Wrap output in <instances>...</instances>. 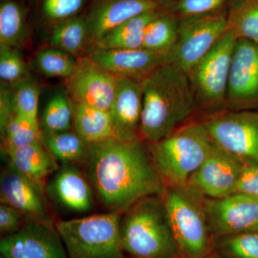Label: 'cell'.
<instances>
[{"label":"cell","mask_w":258,"mask_h":258,"mask_svg":"<svg viewBox=\"0 0 258 258\" xmlns=\"http://www.w3.org/2000/svg\"><path fill=\"white\" fill-rule=\"evenodd\" d=\"M110 139L89 146L90 180L101 203L123 214L139 200L162 195L166 186L153 164L149 148Z\"/></svg>","instance_id":"6da1fadb"},{"label":"cell","mask_w":258,"mask_h":258,"mask_svg":"<svg viewBox=\"0 0 258 258\" xmlns=\"http://www.w3.org/2000/svg\"><path fill=\"white\" fill-rule=\"evenodd\" d=\"M140 83V137L148 144L170 135L198 108L187 74L171 62L163 64Z\"/></svg>","instance_id":"7a4b0ae2"},{"label":"cell","mask_w":258,"mask_h":258,"mask_svg":"<svg viewBox=\"0 0 258 258\" xmlns=\"http://www.w3.org/2000/svg\"><path fill=\"white\" fill-rule=\"evenodd\" d=\"M120 239L127 258L180 257L161 195L142 199L122 214Z\"/></svg>","instance_id":"3957f363"},{"label":"cell","mask_w":258,"mask_h":258,"mask_svg":"<svg viewBox=\"0 0 258 258\" xmlns=\"http://www.w3.org/2000/svg\"><path fill=\"white\" fill-rule=\"evenodd\" d=\"M163 203L181 258H206L212 253V235L203 195L189 185H167Z\"/></svg>","instance_id":"277c9868"},{"label":"cell","mask_w":258,"mask_h":258,"mask_svg":"<svg viewBox=\"0 0 258 258\" xmlns=\"http://www.w3.org/2000/svg\"><path fill=\"white\" fill-rule=\"evenodd\" d=\"M214 142L202 121L184 123L166 138L148 144L156 169L166 185H187Z\"/></svg>","instance_id":"5b68a950"},{"label":"cell","mask_w":258,"mask_h":258,"mask_svg":"<svg viewBox=\"0 0 258 258\" xmlns=\"http://www.w3.org/2000/svg\"><path fill=\"white\" fill-rule=\"evenodd\" d=\"M121 215L111 211L56 222L69 258H127L120 244Z\"/></svg>","instance_id":"8992f818"},{"label":"cell","mask_w":258,"mask_h":258,"mask_svg":"<svg viewBox=\"0 0 258 258\" xmlns=\"http://www.w3.org/2000/svg\"><path fill=\"white\" fill-rule=\"evenodd\" d=\"M237 38L227 30L187 73L198 106L216 110L227 103L229 76Z\"/></svg>","instance_id":"52a82bcc"},{"label":"cell","mask_w":258,"mask_h":258,"mask_svg":"<svg viewBox=\"0 0 258 258\" xmlns=\"http://www.w3.org/2000/svg\"><path fill=\"white\" fill-rule=\"evenodd\" d=\"M228 30L227 6L205 14L179 19L178 38L168 62L187 74Z\"/></svg>","instance_id":"ba28073f"},{"label":"cell","mask_w":258,"mask_h":258,"mask_svg":"<svg viewBox=\"0 0 258 258\" xmlns=\"http://www.w3.org/2000/svg\"><path fill=\"white\" fill-rule=\"evenodd\" d=\"M202 122L219 147L244 166H258V111L217 112Z\"/></svg>","instance_id":"9c48e42d"},{"label":"cell","mask_w":258,"mask_h":258,"mask_svg":"<svg viewBox=\"0 0 258 258\" xmlns=\"http://www.w3.org/2000/svg\"><path fill=\"white\" fill-rule=\"evenodd\" d=\"M5 258H69L55 224L29 220L0 241Z\"/></svg>","instance_id":"30bf717a"},{"label":"cell","mask_w":258,"mask_h":258,"mask_svg":"<svg viewBox=\"0 0 258 258\" xmlns=\"http://www.w3.org/2000/svg\"><path fill=\"white\" fill-rule=\"evenodd\" d=\"M213 237L258 231V198L235 192L219 199L205 198Z\"/></svg>","instance_id":"8fae6325"},{"label":"cell","mask_w":258,"mask_h":258,"mask_svg":"<svg viewBox=\"0 0 258 258\" xmlns=\"http://www.w3.org/2000/svg\"><path fill=\"white\" fill-rule=\"evenodd\" d=\"M118 78L87 57L77 59L66 86L75 103H84L109 111Z\"/></svg>","instance_id":"7c38bea8"},{"label":"cell","mask_w":258,"mask_h":258,"mask_svg":"<svg viewBox=\"0 0 258 258\" xmlns=\"http://www.w3.org/2000/svg\"><path fill=\"white\" fill-rule=\"evenodd\" d=\"M244 164L215 143L187 184L205 198L219 199L235 193Z\"/></svg>","instance_id":"4fadbf2b"},{"label":"cell","mask_w":258,"mask_h":258,"mask_svg":"<svg viewBox=\"0 0 258 258\" xmlns=\"http://www.w3.org/2000/svg\"><path fill=\"white\" fill-rule=\"evenodd\" d=\"M258 103V43L237 39L232 55L227 104L247 108Z\"/></svg>","instance_id":"5bb4252c"},{"label":"cell","mask_w":258,"mask_h":258,"mask_svg":"<svg viewBox=\"0 0 258 258\" xmlns=\"http://www.w3.org/2000/svg\"><path fill=\"white\" fill-rule=\"evenodd\" d=\"M168 55L144 48L106 49L94 46L87 57L118 79L141 83L168 62Z\"/></svg>","instance_id":"9a60e30c"},{"label":"cell","mask_w":258,"mask_h":258,"mask_svg":"<svg viewBox=\"0 0 258 258\" xmlns=\"http://www.w3.org/2000/svg\"><path fill=\"white\" fill-rule=\"evenodd\" d=\"M142 113L141 83L128 79H118V88L109 109L113 139L125 143L142 140L140 137Z\"/></svg>","instance_id":"2e32d148"},{"label":"cell","mask_w":258,"mask_h":258,"mask_svg":"<svg viewBox=\"0 0 258 258\" xmlns=\"http://www.w3.org/2000/svg\"><path fill=\"white\" fill-rule=\"evenodd\" d=\"M43 186L12 168L2 172L1 203L10 205L30 217V220L52 222L44 198Z\"/></svg>","instance_id":"e0dca14e"},{"label":"cell","mask_w":258,"mask_h":258,"mask_svg":"<svg viewBox=\"0 0 258 258\" xmlns=\"http://www.w3.org/2000/svg\"><path fill=\"white\" fill-rule=\"evenodd\" d=\"M161 8L162 0H101L86 20L89 39L95 43L127 20Z\"/></svg>","instance_id":"ac0fdd59"},{"label":"cell","mask_w":258,"mask_h":258,"mask_svg":"<svg viewBox=\"0 0 258 258\" xmlns=\"http://www.w3.org/2000/svg\"><path fill=\"white\" fill-rule=\"evenodd\" d=\"M48 189L57 203L68 210L83 212L93 208L91 187L73 164H62L57 169Z\"/></svg>","instance_id":"d6986e66"},{"label":"cell","mask_w":258,"mask_h":258,"mask_svg":"<svg viewBox=\"0 0 258 258\" xmlns=\"http://www.w3.org/2000/svg\"><path fill=\"white\" fill-rule=\"evenodd\" d=\"M7 153L12 168L42 186L47 176L58 169L55 159L41 140Z\"/></svg>","instance_id":"ffe728a7"},{"label":"cell","mask_w":258,"mask_h":258,"mask_svg":"<svg viewBox=\"0 0 258 258\" xmlns=\"http://www.w3.org/2000/svg\"><path fill=\"white\" fill-rule=\"evenodd\" d=\"M76 133L89 145L113 138L109 111L84 103H74Z\"/></svg>","instance_id":"44dd1931"},{"label":"cell","mask_w":258,"mask_h":258,"mask_svg":"<svg viewBox=\"0 0 258 258\" xmlns=\"http://www.w3.org/2000/svg\"><path fill=\"white\" fill-rule=\"evenodd\" d=\"M161 13V10L147 12L127 20L95 42L94 46L106 49L142 48L146 28Z\"/></svg>","instance_id":"7402d4cb"},{"label":"cell","mask_w":258,"mask_h":258,"mask_svg":"<svg viewBox=\"0 0 258 258\" xmlns=\"http://www.w3.org/2000/svg\"><path fill=\"white\" fill-rule=\"evenodd\" d=\"M227 27L237 39L258 43V0H230Z\"/></svg>","instance_id":"603a6c76"},{"label":"cell","mask_w":258,"mask_h":258,"mask_svg":"<svg viewBox=\"0 0 258 258\" xmlns=\"http://www.w3.org/2000/svg\"><path fill=\"white\" fill-rule=\"evenodd\" d=\"M41 141L55 160L64 164L86 161L89 144L76 133H42Z\"/></svg>","instance_id":"cb8c5ba5"},{"label":"cell","mask_w":258,"mask_h":258,"mask_svg":"<svg viewBox=\"0 0 258 258\" xmlns=\"http://www.w3.org/2000/svg\"><path fill=\"white\" fill-rule=\"evenodd\" d=\"M179 24V19L162 12L146 28L142 48L169 54L177 40Z\"/></svg>","instance_id":"d4e9b609"},{"label":"cell","mask_w":258,"mask_h":258,"mask_svg":"<svg viewBox=\"0 0 258 258\" xmlns=\"http://www.w3.org/2000/svg\"><path fill=\"white\" fill-rule=\"evenodd\" d=\"M28 37L23 10L15 2L5 0L0 5V45L18 49Z\"/></svg>","instance_id":"484cf974"},{"label":"cell","mask_w":258,"mask_h":258,"mask_svg":"<svg viewBox=\"0 0 258 258\" xmlns=\"http://www.w3.org/2000/svg\"><path fill=\"white\" fill-rule=\"evenodd\" d=\"M89 39L87 22L81 18H71L56 25L51 33L52 47L72 55L79 54Z\"/></svg>","instance_id":"4316f807"},{"label":"cell","mask_w":258,"mask_h":258,"mask_svg":"<svg viewBox=\"0 0 258 258\" xmlns=\"http://www.w3.org/2000/svg\"><path fill=\"white\" fill-rule=\"evenodd\" d=\"M212 249L222 258H258V231L213 237Z\"/></svg>","instance_id":"83f0119b"},{"label":"cell","mask_w":258,"mask_h":258,"mask_svg":"<svg viewBox=\"0 0 258 258\" xmlns=\"http://www.w3.org/2000/svg\"><path fill=\"white\" fill-rule=\"evenodd\" d=\"M74 107L66 94L59 93L51 98L42 115L44 133L67 132L74 120Z\"/></svg>","instance_id":"f1b7e54d"},{"label":"cell","mask_w":258,"mask_h":258,"mask_svg":"<svg viewBox=\"0 0 258 258\" xmlns=\"http://www.w3.org/2000/svg\"><path fill=\"white\" fill-rule=\"evenodd\" d=\"M38 120L31 119L15 113L9 122L3 138L7 152L37 140H41Z\"/></svg>","instance_id":"f546056e"},{"label":"cell","mask_w":258,"mask_h":258,"mask_svg":"<svg viewBox=\"0 0 258 258\" xmlns=\"http://www.w3.org/2000/svg\"><path fill=\"white\" fill-rule=\"evenodd\" d=\"M35 62L44 76L66 79L74 72L77 59L68 52L52 47L39 52Z\"/></svg>","instance_id":"4dcf8cb0"},{"label":"cell","mask_w":258,"mask_h":258,"mask_svg":"<svg viewBox=\"0 0 258 258\" xmlns=\"http://www.w3.org/2000/svg\"><path fill=\"white\" fill-rule=\"evenodd\" d=\"M230 0H162L161 11L178 19L205 14L227 6Z\"/></svg>","instance_id":"1f68e13d"},{"label":"cell","mask_w":258,"mask_h":258,"mask_svg":"<svg viewBox=\"0 0 258 258\" xmlns=\"http://www.w3.org/2000/svg\"><path fill=\"white\" fill-rule=\"evenodd\" d=\"M27 66L23 56L15 47L0 45V78L8 83L25 81Z\"/></svg>","instance_id":"d6a6232c"},{"label":"cell","mask_w":258,"mask_h":258,"mask_svg":"<svg viewBox=\"0 0 258 258\" xmlns=\"http://www.w3.org/2000/svg\"><path fill=\"white\" fill-rule=\"evenodd\" d=\"M40 89L35 83L24 81L19 83L13 96L15 113L31 119L38 120Z\"/></svg>","instance_id":"836d02e7"},{"label":"cell","mask_w":258,"mask_h":258,"mask_svg":"<svg viewBox=\"0 0 258 258\" xmlns=\"http://www.w3.org/2000/svg\"><path fill=\"white\" fill-rule=\"evenodd\" d=\"M84 2L85 0H44L42 12L49 20L62 22L77 14Z\"/></svg>","instance_id":"e575fe53"},{"label":"cell","mask_w":258,"mask_h":258,"mask_svg":"<svg viewBox=\"0 0 258 258\" xmlns=\"http://www.w3.org/2000/svg\"><path fill=\"white\" fill-rule=\"evenodd\" d=\"M25 217L22 212L10 205H0V231L2 233L11 234L23 226Z\"/></svg>","instance_id":"d590c367"},{"label":"cell","mask_w":258,"mask_h":258,"mask_svg":"<svg viewBox=\"0 0 258 258\" xmlns=\"http://www.w3.org/2000/svg\"><path fill=\"white\" fill-rule=\"evenodd\" d=\"M235 192H240L258 198V166H244Z\"/></svg>","instance_id":"8d00e7d4"},{"label":"cell","mask_w":258,"mask_h":258,"mask_svg":"<svg viewBox=\"0 0 258 258\" xmlns=\"http://www.w3.org/2000/svg\"><path fill=\"white\" fill-rule=\"evenodd\" d=\"M9 93L5 89L1 91V133L4 137L5 131L9 124L12 117L14 114V103L13 98H9Z\"/></svg>","instance_id":"74e56055"},{"label":"cell","mask_w":258,"mask_h":258,"mask_svg":"<svg viewBox=\"0 0 258 258\" xmlns=\"http://www.w3.org/2000/svg\"><path fill=\"white\" fill-rule=\"evenodd\" d=\"M206 258H222L221 257H220V256L218 255V254L214 253V252H212V253L210 254V255H208V257Z\"/></svg>","instance_id":"f35d334b"},{"label":"cell","mask_w":258,"mask_h":258,"mask_svg":"<svg viewBox=\"0 0 258 258\" xmlns=\"http://www.w3.org/2000/svg\"><path fill=\"white\" fill-rule=\"evenodd\" d=\"M0 258H5V257H3V255H1V257H0Z\"/></svg>","instance_id":"ab89813d"},{"label":"cell","mask_w":258,"mask_h":258,"mask_svg":"<svg viewBox=\"0 0 258 258\" xmlns=\"http://www.w3.org/2000/svg\"><path fill=\"white\" fill-rule=\"evenodd\" d=\"M176 258H181V257H176Z\"/></svg>","instance_id":"60d3db41"}]
</instances>
